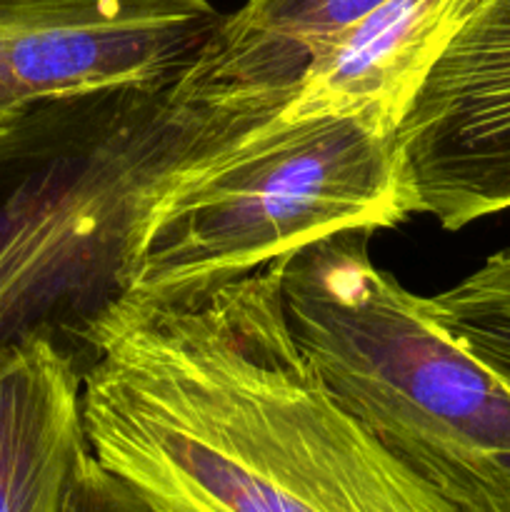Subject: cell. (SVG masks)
<instances>
[{
	"mask_svg": "<svg viewBox=\"0 0 510 512\" xmlns=\"http://www.w3.org/2000/svg\"><path fill=\"white\" fill-rule=\"evenodd\" d=\"M83 420L150 512H463L335 403L290 335L280 263L200 300L120 298Z\"/></svg>",
	"mask_w": 510,
	"mask_h": 512,
	"instance_id": "6da1fadb",
	"label": "cell"
},
{
	"mask_svg": "<svg viewBox=\"0 0 510 512\" xmlns=\"http://www.w3.org/2000/svg\"><path fill=\"white\" fill-rule=\"evenodd\" d=\"M285 105L220 100L188 73L48 98L0 118V350L48 340L80 373L125 295L153 200Z\"/></svg>",
	"mask_w": 510,
	"mask_h": 512,
	"instance_id": "7a4b0ae2",
	"label": "cell"
},
{
	"mask_svg": "<svg viewBox=\"0 0 510 512\" xmlns=\"http://www.w3.org/2000/svg\"><path fill=\"white\" fill-rule=\"evenodd\" d=\"M343 230L278 260L290 335L335 403L463 512H510V385Z\"/></svg>",
	"mask_w": 510,
	"mask_h": 512,
	"instance_id": "3957f363",
	"label": "cell"
},
{
	"mask_svg": "<svg viewBox=\"0 0 510 512\" xmlns=\"http://www.w3.org/2000/svg\"><path fill=\"white\" fill-rule=\"evenodd\" d=\"M408 218L393 135L355 118L278 113L153 200L123 298L200 300L335 233Z\"/></svg>",
	"mask_w": 510,
	"mask_h": 512,
	"instance_id": "277c9868",
	"label": "cell"
},
{
	"mask_svg": "<svg viewBox=\"0 0 510 512\" xmlns=\"http://www.w3.org/2000/svg\"><path fill=\"white\" fill-rule=\"evenodd\" d=\"M410 215L460 230L510 210V0H483L395 128Z\"/></svg>",
	"mask_w": 510,
	"mask_h": 512,
	"instance_id": "5b68a950",
	"label": "cell"
},
{
	"mask_svg": "<svg viewBox=\"0 0 510 512\" xmlns=\"http://www.w3.org/2000/svg\"><path fill=\"white\" fill-rule=\"evenodd\" d=\"M220 20L210 0H0V118L48 98L173 83Z\"/></svg>",
	"mask_w": 510,
	"mask_h": 512,
	"instance_id": "8992f818",
	"label": "cell"
},
{
	"mask_svg": "<svg viewBox=\"0 0 510 512\" xmlns=\"http://www.w3.org/2000/svg\"><path fill=\"white\" fill-rule=\"evenodd\" d=\"M483 0H383L308 63L283 118L335 115L395 135L435 60Z\"/></svg>",
	"mask_w": 510,
	"mask_h": 512,
	"instance_id": "52a82bcc",
	"label": "cell"
},
{
	"mask_svg": "<svg viewBox=\"0 0 510 512\" xmlns=\"http://www.w3.org/2000/svg\"><path fill=\"white\" fill-rule=\"evenodd\" d=\"M88 450L75 360L40 338L0 350V512H63Z\"/></svg>",
	"mask_w": 510,
	"mask_h": 512,
	"instance_id": "ba28073f",
	"label": "cell"
},
{
	"mask_svg": "<svg viewBox=\"0 0 510 512\" xmlns=\"http://www.w3.org/2000/svg\"><path fill=\"white\" fill-rule=\"evenodd\" d=\"M383 0H248L223 15L188 70L203 93L223 100L288 103L310 60Z\"/></svg>",
	"mask_w": 510,
	"mask_h": 512,
	"instance_id": "9c48e42d",
	"label": "cell"
},
{
	"mask_svg": "<svg viewBox=\"0 0 510 512\" xmlns=\"http://www.w3.org/2000/svg\"><path fill=\"white\" fill-rule=\"evenodd\" d=\"M430 313L510 385V248L453 288L425 298Z\"/></svg>",
	"mask_w": 510,
	"mask_h": 512,
	"instance_id": "30bf717a",
	"label": "cell"
},
{
	"mask_svg": "<svg viewBox=\"0 0 510 512\" xmlns=\"http://www.w3.org/2000/svg\"><path fill=\"white\" fill-rule=\"evenodd\" d=\"M63 512H150L143 500L98 463L93 453H85L70 483Z\"/></svg>",
	"mask_w": 510,
	"mask_h": 512,
	"instance_id": "8fae6325",
	"label": "cell"
}]
</instances>
